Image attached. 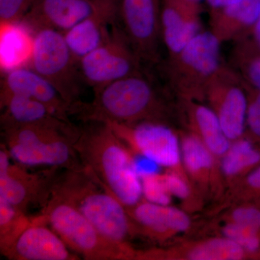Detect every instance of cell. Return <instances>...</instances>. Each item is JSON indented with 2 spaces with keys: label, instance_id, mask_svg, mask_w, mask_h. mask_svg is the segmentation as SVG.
I'll return each instance as SVG.
<instances>
[{
  "label": "cell",
  "instance_id": "f1b7e54d",
  "mask_svg": "<svg viewBox=\"0 0 260 260\" xmlns=\"http://www.w3.org/2000/svg\"><path fill=\"white\" fill-rule=\"evenodd\" d=\"M35 0H0L1 24L19 23Z\"/></svg>",
  "mask_w": 260,
  "mask_h": 260
},
{
  "label": "cell",
  "instance_id": "5b68a950",
  "mask_svg": "<svg viewBox=\"0 0 260 260\" xmlns=\"http://www.w3.org/2000/svg\"><path fill=\"white\" fill-rule=\"evenodd\" d=\"M69 249L88 260L138 259L140 251L108 239L78 210L51 195L41 213Z\"/></svg>",
  "mask_w": 260,
  "mask_h": 260
},
{
  "label": "cell",
  "instance_id": "4316f807",
  "mask_svg": "<svg viewBox=\"0 0 260 260\" xmlns=\"http://www.w3.org/2000/svg\"><path fill=\"white\" fill-rule=\"evenodd\" d=\"M143 188V198L150 203L169 205L172 196L168 191L162 174L159 173L141 174L139 176Z\"/></svg>",
  "mask_w": 260,
  "mask_h": 260
},
{
  "label": "cell",
  "instance_id": "603a6c76",
  "mask_svg": "<svg viewBox=\"0 0 260 260\" xmlns=\"http://www.w3.org/2000/svg\"><path fill=\"white\" fill-rule=\"evenodd\" d=\"M181 161L185 172L195 182L208 189L218 180L217 158L194 133H181Z\"/></svg>",
  "mask_w": 260,
  "mask_h": 260
},
{
  "label": "cell",
  "instance_id": "4dcf8cb0",
  "mask_svg": "<svg viewBox=\"0 0 260 260\" xmlns=\"http://www.w3.org/2000/svg\"><path fill=\"white\" fill-rule=\"evenodd\" d=\"M244 84L248 95L246 126L253 137L260 140V90L251 86L245 81Z\"/></svg>",
  "mask_w": 260,
  "mask_h": 260
},
{
  "label": "cell",
  "instance_id": "f546056e",
  "mask_svg": "<svg viewBox=\"0 0 260 260\" xmlns=\"http://www.w3.org/2000/svg\"><path fill=\"white\" fill-rule=\"evenodd\" d=\"M226 220L260 231V208L257 205H238L229 211Z\"/></svg>",
  "mask_w": 260,
  "mask_h": 260
},
{
  "label": "cell",
  "instance_id": "484cf974",
  "mask_svg": "<svg viewBox=\"0 0 260 260\" xmlns=\"http://www.w3.org/2000/svg\"><path fill=\"white\" fill-rule=\"evenodd\" d=\"M220 232L242 247L249 257L259 256L260 231L226 220L220 227Z\"/></svg>",
  "mask_w": 260,
  "mask_h": 260
},
{
  "label": "cell",
  "instance_id": "9a60e30c",
  "mask_svg": "<svg viewBox=\"0 0 260 260\" xmlns=\"http://www.w3.org/2000/svg\"><path fill=\"white\" fill-rule=\"evenodd\" d=\"M134 223L137 234L158 242L189 232L190 217L179 208L150 203L143 198L138 204L125 208Z\"/></svg>",
  "mask_w": 260,
  "mask_h": 260
},
{
  "label": "cell",
  "instance_id": "ba28073f",
  "mask_svg": "<svg viewBox=\"0 0 260 260\" xmlns=\"http://www.w3.org/2000/svg\"><path fill=\"white\" fill-rule=\"evenodd\" d=\"M116 25L145 67L160 64L161 0H115Z\"/></svg>",
  "mask_w": 260,
  "mask_h": 260
},
{
  "label": "cell",
  "instance_id": "7a4b0ae2",
  "mask_svg": "<svg viewBox=\"0 0 260 260\" xmlns=\"http://www.w3.org/2000/svg\"><path fill=\"white\" fill-rule=\"evenodd\" d=\"M75 148L84 167L124 208L143 199L133 151L106 123L84 122Z\"/></svg>",
  "mask_w": 260,
  "mask_h": 260
},
{
  "label": "cell",
  "instance_id": "8992f818",
  "mask_svg": "<svg viewBox=\"0 0 260 260\" xmlns=\"http://www.w3.org/2000/svg\"><path fill=\"white\" fill-rule=\"evenodd\" d=\"M4 143L19 164L61 169L84 167L75 148L78 136L54 128L20 126L2 129Z\"/></svg>",
  "mask_w": 260,
  "mask_h": 260
},
{
  "label": "cell",
  "instance_id": "e0dca14e",
  "mask_svg": "<svg viewBox=\"0 0 260 260\" xmlns=\"http://www.w3.org/2000/svg\"><path fill=\"white\" fill-rule=\"evenodd\" d=\"M1 129L13 126H39L54 128L78 136L80 128L62 120L42 103L12 93L0 94Z\"/></svg>",
  "mask_w": 260,
  "mask_h": 260
},
{
  "label": "cell",
  "instance_id": "7402d4cb",
  "mask_svg": "<svg viewBox=\"0 0 260 260\" xmlns=\"http://www.w3.org/2000/svg\"><path fill=\"white\" fill-rule=\"evenodd\" d=\"M150 259L241 260L249 257L237 243L226 237H213L169 250L152 249Z\"/></svg>",
  "mask_w": 260,
  "mask_h": 260
},
{
  "label": "cell",
  "instance_id": "ac0fdd59",
  "mask_svg": "<svg viewBox=\"0 0 260 260\" xmlns=\"http://www.w3.org/2000/svg\"><path fill=\"white\" fill-rule=\"evenodd\" d=\"M115 0H96L87 18L64 34L75 59H80L107 41L116 23Z\"/></svg>",
  "mask_w": 260,
  "mask_h": 260
},
{
  "label": "cell",
  "instance_id": "4fadbf2b",
  "mask_svg": "<svg viewBox=\"0 0 260 260\" xmlns=\"http://www.w3.org/2000/svg\"><path fill=\"white\" fill-rule=\"evenodd\" d=\"M48 225L42 214L34 217L13 244L2 251V254L13 260L79 259Z\"/></svg>",
  "mask_w": 260,
  "mask_h": 260
},
{
  "label": "cell",
  "instance_id": "d6a6232c",
  "mask_svg": "<svg viewBox=\"0 0 260 260\" xmlns=\"http://www.w3.org/2000/svg\"><path fill=\"white\" fill-rule=\"evenodd\" d=\"M250 32L252 34L253 38H254V43L251 44V43L247 42V41L244 40V39H239V40L242 41L238 40L237 42L242 43L246 47L250 48L253 51L260 54V15L254 26L251 28L250 31L249 32Z\"/></svg>",
  "mask_w": 260,
  "mask_h": 260
},
{
  "label": "cell",
  "instance_id": "cb8c5ba5",
  "mask_svg": "<svg viewBox=\"0 0 260 260\" xmlns=\"http://www.w3.org/2000/svg\"><path fill=\"white\" fill-rule=\"evenodd\" d=\"M244 135L232 141L220 158V173L229 181L235 182L260 164V146L252 138Z\"/></svg>",
  "mask_w": 260,
  "mask_h": 260
},
{
  "label": "cell",
  "instance_id": "9c48e42d",
  "mask_svg": "<svg viewBox=\"0 0 260 260\" xmlns=\"http://www.w3.org/2000/svg\"><path fill=\"white\" fill-rule=\"evenodd\" d=\"M145 68L115 23L107 41L79 61L82 79L93 90Z\"/></svg>",
  "mask_w": 260,
  "mask_h": 260
},
{
  "label": "cell",
  "instance_id": "e575fe53",
  "mask_svg": "<svg viewBox=\"0 0 260 260\" xmlns=\"http://www.w3.org/2000/svg\"><path fill=\"white\" fill-rule=\"evenodd\" d=\"M188 1L193 2V3H200L202 0H188Z\"/></svg>",
  "mask_w": 260,
  "mask_h": 260
},
{
  "label": "cell",
  "instance_id": "d6986e66",
  "mask_svg": "<svg viewBox=\"0 0 260 260\" xmlns=\"http://www.w3.org/2000/svg\"><path fill=\"white\" fill-rule=\"evenodd\" d=\"M1 93L30 98L42 103L62 120H70V106L47 80L30 68H16L7 72L1 83Z\"/></svg>",
  "mask_w": 260,
  "mask_h": 260
},
{
  "label": "cell",
  "instance_id": "30bf717a",
  "mask_svg": "<svg viewBox=\"0 0 260 260\" xmlns=\"http://www.w3.org/2000/svg\"><path fill=\"white\" fill-rule=\"evenodd\" d=\"M104 123L138 155L153 160L160 167L185 173L181 161L180 136L170 124L159 121Z\"/></svg>",
  "mask_w": 260,
  "mask_h": 260
},
{
  "label": "cell",
  "instance_id": "277c9868",
  "mask_svg": "<svg viewBox=\"0 0 260 260\" xmlns=\"http://www.w3.org/2000/svg\"><path fill=\"white\" fill-rule=\"evenodd\" d=\"M221 43L210 30H202L160 67L168 88L181 100L204 102L207 85L222 63Z\"/></svg>",
  "mask_w": 260,
  "mask_h": 260
},
{
  "label": "cell",
  "instance_id": "1f68e13d",
  "mask_svg": "<svg viewBox=\"0 0 260 260\" xmlns=\"http://www.w3.org/2000/svg\"><path fill=\"white\" fill-rule=\"evenodd\" d=\"M239 184V196L260 198V164L242 177Z\"/></svg>",
  "mask_w": 260,
  "mask_h": 260
},
{
  "label": "cell",
  "instance_id": "6da1fadb",
  "mask_svg": "<svg viewBox=\"0 0 260 260\" xmlns=\"http://www.w3.org/2000/svg\"><path fill=\"white\" fill-rule=\"evenodd\" d=\"M147 68L94 90L93 100L76 103L70 116L83 122L134 124L159 121L169 124L173 107L167 90L158 85Z\"/></svg>",
  "mask_w": 260,
  "mask_h": 260
},
{
  "label": "cell",
  "instance_id": "44dd1931",
  "mask_svg": "<svg viewBox=\"0 0 260 260\" xmlns=\"http://www.w3.org/2000/svg\"><path fill=\"white\" fill-rule=\"evenodd\" d=\"M179 101L189 131L199 137L217 158H221L230 148L232 141L224 133L213 109L203 102Z\"/></svg>",
  "mask_w": 260,
  "mask_h": 260
},
{
  "label": "cell",
  "instance_id": "ffe728a7",
  "mask_svg": "<svg viewBox=\"0 0 260 260\" xmlns=\"http://www.w3.org/2000/svg\"><path fill=\"white\" fill-rule=\"evenodd\" d=\"M260 15V0H243L210 10V31L220 43L237 42L254 26Z\"/></svg>",
  "mask_w": 260,
  "mask_h": 260
},
{
  "label": "cell",
  "instance_id": "5bb4252c",
  "mask_svg": "<svg viewBox=\"0 0 260 260\" xmlns=\"http://www.w3.org/2000/svg\"><path fill=\"white\" fill-rule=\"evenodd\" d=\"M96 0H35L20 23L35 34L42 30L65 34L87 18Z\"/></svg>",
  "mask_w": 260,
  "mask_h": 260
},
{
  "label": "cell",
  "instance_id": "52a82bcc",
  "mask_svg": "<svg viewBox=\"0 0 260 260\" xmlns=\"http://www.w3.org/2000/svg\"><path fill=\"white\" fill-rule=\"evenodd\" d=\"M29 61L30 68L47 80L70 107L81 102L85 83L64 34L53 30L36 32Z\"/></svg>",
  "mask_w": 260,
  "mask_h": 260
},
{
  "label": "cell",
  "instance_id": "d4e9b609",
  "mask_svg": "<svg viewBox=\"0 0 260 260\" xmlns=\"http://www.w3.org/2000/svg\"><path fill=\"white\" fill-rule=\"evenodd\" d=\"M32 218L0 196V251H3L18 237Z\"/></svg>",
  "mask_w": 260,
  "mask_h": 260
},
{
  "label": "cell",
  "instance_id": "83f0119b",
  "mask_svg": "<svg viewBox=\"0 0 260 260\" xmlns=\"http://www.w3.org/2000/svg\"><path fill=\"white\" fill-rule=\"evenodd\" d=\"M168 191L174 198L189 201L192 194V188L186 177L185 173L168 169L167 172L162 174Z\"/></svg>",
  "mask_w": 260,
  "mask_h": 260
},
{
  "label": "cell",
  "instance_id": "8fae6325",
  "mask_svg": "<svg viewBox=\"0 0 260 260\" xmlns=\"http://www.w3.org/2000/svg\"><path fill=\"white\" fill-rule=\"evenodd\" d=\"M205 101L218 116L231 141L245 135L247 92L240 75L230 65L222 64L207 85Z\"/></svg>",
  "mask_w": 260,
  "mask_h": 260
},
{
  "label": "cell",
  "instance_id": "3957f363",
  "mask_svg": "<svg viewBox=\"0 0 260 260\" xmlns=\"http://www.w3.org/2000/svg\"><path fill=\"white\" fill-rule=\"evenodd\" d=\"M51 195L74 207L111 240L129 244L128 240L137 234L124 205L85 167L61 169L53 182Z\"/></svg>",
  "mask_w": 260,
  "mask_h": 260
},
{
  "label": "cell",
  "instance_id": "7c38bea8",
  "mask_svg": "<svg viewBox=\"0 0 260 260\" xmlns=\"http://www.w3.org/2000/svg\"><path fill=\"white\" fill-rule=\"evenodd\" d=\"M11 155L4 143L0 149V196L26 213L30 205L46 206L51 197V188L59 168L32 173L20 164H12Z\"/></svg>",
  "mask_w": 260,
  "mask_h": 260
},
{
  "label": "cell",
  "instance_id": "2e32d148",
  "mask_svg": "<svg viewBox=\"0 0 260 260\" xmlns=\"http://www.w3.org/2000/svg\"><path fill=\"white\" fill-rule=\"evenodd\" d=\"M200 3L188 0H161L162 42L168 56L181 51L201 30Z\"/></svg>",
  "mask_w": 260,
  "mask_h": 260
},
{
  "label": "cell",
  "instance_id": "836d02e7",
  "mask_svg": "<svg viewBox=\"0 0 260 260\" xmlns=\"http://www.w3.org/2000/svg\"><path fill=\"white\" fill-rule=\"evenodd\" d=\"M210 10L221 9L231 5L237 4L243 0H205Z\"/></svg>",
  "mask_w": 260,
  "mask_h": 260
}]
</instances>
